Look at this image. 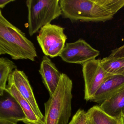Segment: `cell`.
<instances>
[{"instance_id":"obj_1","label":"cell","mask_w":124,"mask_h":124,"mask_svg":"<svg viewBox=\"0 0 124 124\" xmlns=\"http://www.w3.org/2000/svg\"><path fill=\"white\" fill-rule=\"evenodd\" d=\"M62 15L73 22H105L124 7V0H60Z\"/></svg>"},{"instance_id":"obj_2","label":"cell","mask_w":124,"mask_h":124,"mask_svg":"<svg viewBox=\"0 0 124 124\" xmlns=\"http://www.w3.org/2000/svg\"><path fill=\"white\" fill-rule=\"evenodd\" d=\"M4 55L15 60L34 61L38 57L33 43L24 33L10 22L0 10V55Z\"/></svg>"},{"instance_id":"obj_3","label":"cell","mask_w":124,"mask_h":124,"mask_svg":"<svg viewBox=\"0 0 124 124\" xmlns=\"http://www.w3.org/2000/svg\"><path fill=\"white\" fill-rule=\"evenodd\" d=\"M73 84L72 80L62 73L54 92L44 103L43 124H68L71 116Z\"/></svg>"},{"instance_id":"obj_4","label":"cell","mask_w":124,"mask_h":124,"mask_svg":"<svg viewBox=\"0 0 124 124\" xmlns=\"http://www.w3.org/2000/svg\"><path fill=\"white\" fill-rule=\"evenodd\" d=\"M26 4L30 36L62 14L60 0H28Z\"/></svg>"},{"instance_id":"obj_5","label":"cell","mask_w":124,"mask_h":124,"mask_svg":"<svg viewBox=\"0 0 124 124\" xmlns=\"http://www.w3.org/2000/svg\"><path fill=\"white\" fill-rule=\"evenodd\" d=\"M64 29L59 25L49 24L39 31L37 41L45 56L51 58L59 56L67 39Z\"/></svg>"},{"instance_id":"obj_6","label":"cell","mask_w":124,"mask_h":124,"mask_svg":"<svg viewBox=\"0 0 124 124\" xmlns=\"http://www.w3.org/2000/svg\"><path fill=\"white\" fill-rule=\"evenodd\" d=\"M100 59H94L82 65L84 81V99L90 101L98 89L112 75L105 71Z\"/></svg>"},{"instance_id":"obj_7","label":"cell","mask_w":124,"mask_h":124,"mask_svg":"<svg viewBox=\"0 0 124 124\" xmlns=\"http://www.w3.org/2000/svg\"><path fill=\"white\" fill-rule=\"evenodd\" d=\"M100 54L99 51L80 39L74 42L66 43L59 57L65 62L82 65L95 59Z\"/></svg>"},{"instance_id":"obj_8","label":"cell","mask_w":124,"mask_h":124,"mask_svg":"<svg viewBox=\"0 0 124 124\" xmlns=\"http://www.w3.org/2000/svg\"><path fill=\"white\" fill-rule=\"evenodd\" d=\"M8 81L14 84L20 94L29 103L35 113L43 120L44 116L40 110L28 78L24 72L17 68L15 69L9 75Z\"/></svg>"},{"instance_id":"obj_9","label":"cell","mask_w":124,"mask_h":124,"mask_svg":"<svg viewBox=\"0 0 124 124\" xmlns=\"http://www.w3.org/2000/svg\"><path fill=\"white\" fill-rule=\"evenodd\" d=\"M25 115L16 99L6 89L0 95V120L24 122Z\"/></svg>"},{"instance_id":"obj_10","label":"cell","mask_w":124,"mask_h":124,"mask_svg":"<svg viewBox=\"0 0 124 124\" xmlns=\"http://www.w3.org/2000/svg\"><path fill=\"white\" fill-rule=\"evenodd\" d=\"M124 88V75H111L100 86L90 101L102 103Z\"/></svg>"},{"instance_id":"obj_11","label":"cell","mask_w":124,"mask_h":124,"mask_svg":"<svg viewBox=\"0 0 124 124\" xmlns=\"http://www.w3.org/2000/svg\"><path fill=\"white\" fill-rule=\"evenodd\" d=\"M39 71L44 86L51 96L59 84L62 73L51 60L45 55L43 57Z\"/></svg>"},{"instance_id":"obj_12","label":"cell","mask_w":124,"mask_h":124,"mask_svg":"<svg viewBox=\"0 0 124 124\" xmlns=\"http://www.w3.org/2000/svg\"><path fill=\"white\" fill-rule=\"evenodd\" d=\"M6 90L16 99L22 108L25 116L23 123L25 124H43V120L35 113L29 103L22 96L14 85L8 81Z\"/></svg>"},{"instance_id":"obj_13","label":"cell","mask_w":124,"mask_h":124,"mask_svg":"<svg viewBox=\"0 0 124 124\" xmlns=\"http://www.w3.org/2000/svg\"><path fill=\"white\" fill-rule=\"evenodd\" d=\"M107 115L116 118H124V88L99 106Z\"/></svg>"},{"instance_id":"obj_14","label":"cell","mask_w":124,"mask_h":124,"mask_svg":"<svg viewBox=\"0 0 124 124\" xmlns=\"http://www.w3.org/2000/svg\"><path fill=\"white\" fill-rule=\"evenodd\" d=\"M86 113L89 121L93 124H124L123 117L116 118L111 117L98 106L92 107Z\"/></svg>"},{"instance_id":"obj_15","label":"cell","mask_w":124,"mask_h":124,"mask_svg":"<svg viewBox=\"0 0 124 124\" xmlns=\"http://www.w3.org/2000/svg\"><path fill=\"white\" fill-rule=\"evenodd\" d=\"M101 63L103 68L108 73L124 75V58L107 57L101 59Z\"/></svg>"},{"instance_id":"obj_16","label":"cell","mask_w":124,"mask_h":124,"mask_svg":"<svg viewBox=\"0 0 124 124\" xmlns=\"http://www.w3.org/2000/svg\"><path fill=\"white\" fill-rule=\"evenodd\" d=\"M17 66L15 63L7 58L0 57V95H2L6 89L7 83L10 74Z\"/></svg>"},{"instance_id":"obj_17","label":"cell","mask_w":124,"mask_h":124,"mask_svg":"<svg viewBox=\"0 0 124 124\" xmlns=\"http://www.w3.org/2000/svg\"><path fill=\"white\" fill-rule=\"evenodd\" d=\"M68 124H90L86 112L84 110L78 109Z\"/></svg>"},{"instance_id":"obj_18","label":"cell","mask_w":124,"mask_h":124,"mask_svg":"<svg viewBox=\"0 0 124 124\" xmlns=\"http://www.w3.org/2000/svg\"><path fill=\"white\" fill-rule=\"evenodd\" d=\"M108 57L114 58H124V45L119 48L113 50Z\"/></svg>"},{"instance_id":"obj_19","label":"cell","mask_w":124,"mask_h":124,"mask_svg":"<svg viewBox=\"0 0 124 124\" xmlns=\"http://www.w3.org/2000/svg\"><path fill=\"white\" fill-rule=\"evenodd\" d=\"M14 1V0H0V8H3L7 4Z\"/></svg>"},{"instance_id":"obj_20","label":"cell","mask_w":124,"mask_h":124,"mask_svg":"<svg viewBox=\"0 0 124 124\" xmlns=\"http://www.w3.org/2000/svg\"><path fill=\"white\" fill-rule=\"evenodd\" d=\"M17 123L7 120H0V124H17Z\"/></svg>"},{"instance_id":"obj_21","label":"cell","mask_w":124,"mask_h":124,"mask_svg":"<svg viewBox=\"0 0 124 124\" xmlns=\"http://www.w3.org/2000/svg\"><path fill=\"white\" fill-rule=\"evenodd\" d=\"M90 124H92V123H91V122H90Z\"/></svg>"},{"instance_id":"obj_22","label":"cell","mask_w":124,"mask_h":124,"mask_svg":"<svg viewBox=\"0 0 124 124\" xmlns=\"http://www.w3.org/2000/svg\"></svg>"}]
</instances>
